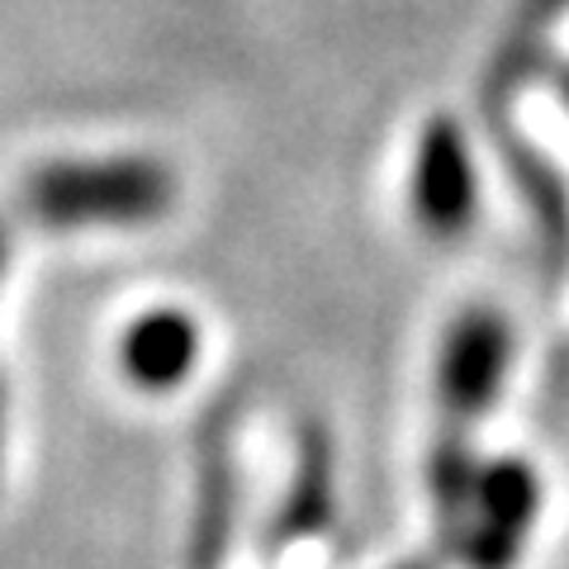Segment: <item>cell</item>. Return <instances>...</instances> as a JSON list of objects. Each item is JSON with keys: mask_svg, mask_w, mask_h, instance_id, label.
Listing matches in <instances>:
<instances>
[{"mask_svg": "<svg viewBox=\"0 0 569 569\" xmlns=\"http://www.w3.org/2000/svg\"><path fill=\"white\" fill-rule=\"evenodd\" d=\"M508 361H512V328L503 313L489 305L456 313L447 337H441V351H437L441 427L470 432L498 403V395H503Z\"/></svg>", "mask_w": 569, "mask_h": 569, "instance_id": "cell-2", "label": "cell"}, {"mask_svg": "<svg viewBox=\"0 0 569 569\" xmlns=\"http://www.w3.org/2000/svg\"><path fill=\"white\" fill-rule=\"evenodd\" d=\"M541 518V475L522 456H498L493 466H479L470 527L460 541V556L470 569H512L522 560L531 527Z\"/></svg>", "mask_w": 569, "mask_h": 569, "instance_id": "cell-4", "label": "cell"}, {"mask_svg": "<svg viewBox=\"0 0 569 569\" xmlns=\"http://www.w3.org/2000/svg\"><path fill=\"white\" fill-rule=\"evenodd\" d=\"M176 200V176L157 157L48 162L24 181V209L48 228L152 223Z\"/></svg>", "mask_w": 569, "mask_h": 569, "instance_id": "cell-1", "label": "cell"}, {"mask_svg": "<svg viewBox=\"0 0 569 569\" xmlns=\"http://www.w3.org/2000/svg\"><path fill=\"white\" fill-rule=\"evenodd\" d=\"M408 204L422 233L441 242L460 238L479 209V176L466 129L451 114H432L413 142V171H408Z\"/></svg>", "mask_w": 569, "mask_h": 569, "instance_id": "cell-3", "label": "cell"}, {"mask_svg": "<svg viewBox=\"0 0 569 569\" xmlns=\"http://www.w3.org/2000/svg\"><path fill=\"white\" fill-rule=\"evenodd\" d=\"M119 366L142 395H171L200 366V323L181 309H152L123 332Z\"/></svg>", "mask_w": 569, "mask_h": 569, "instance_id": "cell-6", "label": "cell"}, {"mask_svg": "<svg viewBox=\"0 0 569 569\" xmlns=\"http://www.w3.org/2000/svg\"><path fill=\"white\" fill-rule=\"evenodd\" d=\"M0 266H6V233H0Z\"/></svg>", "mask_w": 569, "mask_h": 569, "instance_id": "cell-9", "label": "cell"}, {"mask_svg": "<svg viewBox=\"0 0 569 569\" xmlns=\"http://www.w3.org/2000/svg\"><path fill=\"white\" fill-rule=\"evenodd\" d=\"M200 475H194V518H190V569H219L233 546L238 522V451H233V408H213L200 427Z\"/></svg>", "mask_w": 569, "mask_h": 569, "instance_id": "cell-5", "label": "cell"}, {"mask_svg": "<svg viewBox=\"0 0 569 569\" xmlns=\"http://www.w3.org/2000/svg\"><path fill=\"white\" fill-rule=\"evenodd\" d=\"M399 569H432V565H427V560H418V565H399Z\"/></svg>", "mask_w": 569, "mask_h": 569, "instance_id": "cell-8", "label": "cell"}, {"mask_svg": "<svg viewBox=\"0 0 569 569\" xmlns=\"http://www.w3.org/2000/svg\"><path fill=\"white\" fill-rule=\"evenodd\" d=\"M328 522H332V441L323 432V422H299V432H295V475H290V489H284L271 550L309 541Z\"/></svg>", "mask_w": 569, "mask_h": 569, "instance_id": "cell-7", "label": "cell"}]
</instances>
